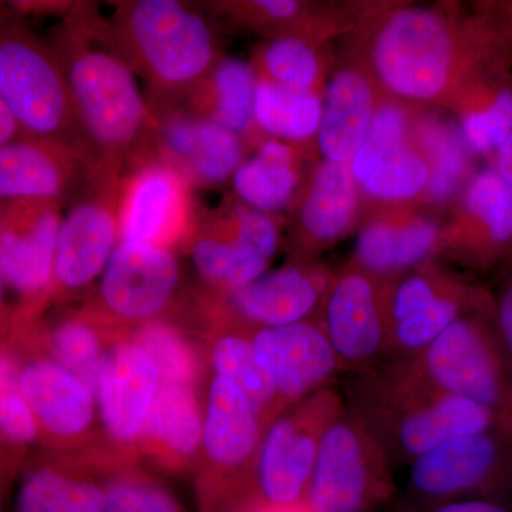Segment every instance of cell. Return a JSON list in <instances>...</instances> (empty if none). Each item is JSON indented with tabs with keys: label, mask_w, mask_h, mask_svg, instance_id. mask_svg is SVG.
Segmentation results:
<instances>
[{
	"label": "cell",
	"mask_w": 512,
	"mask_h": 512,
	"mask_svg": "<svg viewBox=\"0 0 512 512\" xmlns=\"http://www.w3.org/2000/svg\"><path fill=\"white\" fill-rule=\"evenodd\" d=\"M350 56L387 96L447 110L464 84L512 56V35L490 2L355 3Z\"/></svg>",
	"instance_id": "1"
},
{
	"label": "cell",
	"mask_w": 512,
	"mask_h": 512,
	"mask_svg": "<svg viewBox=\"0 0 512 512\" xmlns=\"http://www.w3.org/2000/svg\"><path fill=\"white\" fill-rule=\"evenodd\" d=\"M53 50L62 64L93 168L126 175L158 156L157 130L146 94L96 3H74L57 29Z\"/></svg>",
	"instance_id": "2"
},
{
	"label": "cell",
	"mask_w": 512,
	"mask_h": 512,
	"mask_svg": "<svg viewBox=\"0 0 512 512\" xmlns=\"http://www.w3.org/2000/svg\"><path fill=\"white\" fill-rule=\"evenodd\" d=\"M345 403L376 437L393 466L457 437L511 426L480 404L441 392L409 360H390L350 375Z\"/></svg>",
	"instance_id": "3"
},
{
	"label": "cell",
	"mask_w": 512,
	"mask_h": 512,
	"mask_svg": "<svg viewBox=\"0 0 512 512\" xmlns=\"http://www.w3.org/2000/svg\"><path fill=\"white\" fill-rule=\"evenodd\" d=\"M109 20L148 103L184 101L224 56L204 3L128 0Z\"/></svg>",
	"instance_id": "4"
},
{
	"label": "cell",
	"mask_w": 512,
	"mask_h": 512,
	"mask_svg": "<svg viewBox=\"0 0 512 512\" xmlns=\"http://www.w3.org/2000/svg\"><path fill=\"white\" fill-rule=\"evenodd\" d=\"M0 101L26 137L69 148L93 168L59 57L16 25H0Z\"/></svg>",
	"instance_id": "5"
},
{
	"label": "cell",
	"mask_w": 512,
	"mask_h": 512,
	"mask_svg": "<svg viewBox=\"0 0 512 512\" xmlns=\"http://www.w3.org/2000/svg\"><path fill=\"white\" fill-rule=\"evenodd\" d=\"M409 362L441 392L480 404L512 424V376L493 302L464 313Z\"/></svg>",
	"instance_id": "6"
},
{
	"label": "cell",
	"mask_w": 512,
	"mask_h": 512,
	"mask_svg": "<svg viewBox=\"0 0 512 512\" xmlns=\"http://www.w3.org/2000/svg\"><path fill=\"white\" fill-rule=\"evenodd\" d=\"M345 407V397L332 384L272 420L256 456L259 504L289 507L305 503L323 437Z\"/></svg>",
	"instance_id": "7"
},
{
	"label": "cell",
	"mask_w": 512,
	"mask_h": 512,
	"mask_svg": "<svg viewBox=\"0 0 512 512\" xmlns=\"http://www.w3.org/2000/svg\"><path fill=\"white\" fill-rule=\"evenodd\" d=\"M394 466L376 437L345 412L320 446L306 503L313 512H373L394 494Z\"/></svg>",
	"instance_id": "8"
},
{
	"label": "cell",
	"mask_w": 512,
	"mask_h": 512,
	"mask_svg": "<svg viewBox=\"0 0 512 512\" xmlns=\"http://www.w3.org/2000/svg\"><path fill=\"white\" fill-rule=\"evenodd\" d=\"M491 303L490 291L430 259L386 282L390 360H412L471 309Z\"/></svg>",
	"instance_id": "9"
},
{
	"label": "cell",
	"mask_w": 512,
	"mask_h": 512,
	"mask_svg": "<svg viewBox=\"0 0 512 512\" xmlns=\"http://www.w3.org/2000/svg\"><path fill=\"white\" fill-rule=\"evenodd\" d=\"M512 484V427L457 437L416 458L407 488L414 505L485 497Z\"/></svg>",
	"instance_id": "10"
},
{
	"label": "cell",
	"mask_w": 512,
	"mask_h": 512,
	"mask_svg": "<svg viewBox=\"0 0 512 512\" xmlns=\"http://www.w3.org/2000/svg\"><path fill=\"white\" fill-rule=\"evenodd\" d=\"M386 282L349 259L335 271L315 319L338 359L340 373L389 362Z\"/></svg>",
	"instance_id": "11"
},
{
	"label": "cell",
	"mask_w": 512,
	"mask_h": 512,
	"mask_svg": "<svg viewBox=\"0 0 512 512\" xmlns=\"http://www.w3.org/2000/svg\"><path fill=\"white\" fill-rule=\"evenodd\" d=\"M188 241L202 279L229 293L265 274L281 227L276 215L237 202L212 215H197Z\"/></svg>",
	"instance_id": "12"
},
{
	"label": "cell",
	"mask_w": 512,
	"mask_h": 512,
	"mask_svg": "<svg viewBox=\"0 0 512 512\" xmlns=\"http://www.w3.org/2000/svg\"><path fill=\"white\" fill-rule=\"evenodd\" d=\"M123 175L94 167L60 224L53 281L77 292L103 274L120 241L119 202Z\"/></svg>",
	"instance_id": "13"
},
{
	"label": "cell",
	"mask_w": 512,
	"mask_h": 512,
	"mask_svg": "<svg viewBox=\"0 0 512 512\" xmlns=\"http://www.w3.org/2000/svg\"><path fill=\"white\" fill-rule=\"evenodd\" d=\"M512 255V192L493 167L478 170L441 224L437 258L470 271L500 268Z\"/></svg>",
	"instance_id": "14"
},
{
	"label": "cell",
	"mask_w": 512,
	"mask_h": 512,
	"mask_svg": "<svg viewBox=\"0 0 512 512\" xmlns=\"http://www.w3.org/2000/svg\"><path fill=\"white\" fill-rule=\"evenodd\" d=\"M195 220L190 181L163 158H153L124 175L120 241L171 248L190 237Z\"/></svg>",
	"instance_id": "15"
},
{
	"label": "cell",
	"mask_w": 512,
	"mask_h": 512,
	"mask_svg": "<svg viewBox=\"0 0 512 512\" xmlns=\"http://www.w3.org/2000/svg\"><path fill=\"white\" fill-rule=\"evenodd\" d=\"M293 261L319 256L355 231L365 215L362 195L349 164L322 160L306 177L291 207Z\"/></svg>",
	"instance_id": "16"
},
{
	"label": "cell",
	"mask_w": 512,
	"mask_h": 512,
	"mask_svg": "<svg viewBox=\"0 0 512 512\" xmlns=\"http://www.w3.org/2000/svg\"><path fill=\"white\" fill-rule=\"evenodd\" d=\"M148 106L156 123L158 156L180 170L191 185L225 183L244 163V138L195 113L184 101Z\"/></svg>",
	"instance_id": "17"
},
{
	"label": "cell",
	"mask_w": 512,
	"mask_h": 512,
	"mask_svg": "<svg viewBox=\"0 0 512 512\" xmlns=\"http://www.w3.org/2000/svg\"><path fill=\"white\" fill-rule=\"evenodd\" d=\"M252 342L274 384L276 409L332 386L340 373L332 345L315 318L256 329Z\"/></svg>",
	"instance_id": "18"
},
{
	"label": "cell",
	"mask_w": 512,
	"mask_h": 512,
	"mask_svg": "<svg viewBox=\"0 0 512 512\" xmlns=\"http://www.w3.org/2000/svg\"><path fill=\"white\" fill-rule=\"evenodd\" d=\"M180 279L173 249L119 241L101 274L100 299L117 318L151 319L167 308Z\"/></svg>",
	"instance_id": "19"
},
{
	"label": "cell",
	"mask_w": 512,
	"mask_h": 512,
	"mask_svg": "<svg viewBox=\"0 0 512 512\" xmlns=\"http://www.w3.org/2000/svg\"><path fill=\"white\" fill-rule=\"evenodd\" d=\"M420 207L367 208L352 259L382 281H393L437 258L441 222Z\"/></svg>",
	"instance_id": "20"
},
{
	"label": "cell",
	"mask_w": 512,
	"mask_h": 512,
	"mask_svg": "<svg viewBox=\"0 0 512 512\" xmlns=\"http://www.w3.org/2000/svg\"><path fill=\"white\" fill-rule=\"evenodd\" d=\"M62 220L57 201H13L0 212V279L10 288L33 296L53 281Z\"/></svg>",
	"instance_id": "21"
},
{
	"label": "cell",
	"mask_w": 512,
	"mask_h": 512,
	"mask_svg": "<svg viewBox=\"0 0 512 512\" xmlns=\"http://www.w3.org/2000/svg\"><path fill=\"white\" fill-rule=\"evenodd\" d=\"M90 171L69 148L39 138H16L0 147V201L74 200Z\"/></svg>",
	"instance_id": "22"
},
{
	"label": "cell",
	"mask_w": 512,
	"mask_h": 512,
	"mask_svg": "<svg viewBox=\"0 0 512 512\" xmlns=\"http://www.w3.org/2000/svg\"><path fill=\"white\" fill-rule=\"evenodd\" d=\"M333 274L320 261H292L229 292V303L239 318L258 329L292 325L315 318Z\"/></svg>",
	"instance_id": "23"
},
{
	"label": "cell",
	"mask_w": 512,
	"mask_h": 512,
	"mask_svg": "<svg viewBox=\"0 0 512 512\" xmlns=\"http://www.w3.org/2000/svg\"><path fill=\"white\" fill-rule=\"evenodd\" d=\"M204 5L214 18L265 40L295 36L325 45L336 37L349 36L355 25V3L346 6L306 0H228Z\"/></svg>",
	"instance_id": "24"
},
{
	"label": "cell",
	"mask_w": 512,
	"mask_h": 512,
	"mask_svg": "<svg viewBox=\"0 0 512 512\" xmlns=\"http://www.w3.org/2000/svg\"><path fill=\"white\" fill-rule=\"evenodd\" d=\"M383 96L375 77L355 57L338 64L326 83L316 137L323 160L350 164Z\"/></svg>",
	"instance_id": "25"
},
{
	"label": "cell",
	"mask_w": 512,
	"mask_h": 512,
	"mask_svg": "<svg viewBox=\"0 0 512 512\" xmlns=\"http://www.w3.org/2000/svg\"><path fill=\"white\" fill-rule=\"evenodd\" d=\"M160 387V375L136 343H117L101 357L96 396L113 439L130 441L143 431Z\"/></svg>",
	"instance_id": "26"
},
{
	"label": "cell",
	"mask_w": 512,
	"mask_h": 512,
	"mask_svg": "<svg viewBox=\"0 0 512 512\" xmlns=\"http://www.w3.org/2000/svg\"><path fill=\"white\" fill-rule=\"evenodd\" d=\"M474 156L493 158L512 130V57L464 84L446 110Z\"/></svg>",
	"instance_id": "27"
},
{
	"label": "cell",
	"mask_w": 512,
	"mask_h": 512,
	"mask_svg": "<svg viewBox=\"0 0 512 512\" xmlns=\"http://www.w3.org/2000/svg\"><path fill=\"white\" fill-rule=\"evenodd\" d=\"M261 416L234 383L215 376L202 426L205 451L215 467L238 471L258 456Z\"/></svg>",
	"instance_id": "28"
},
{
	"label": "cell",
	"mask_w": 512,
	"mask_h": 512,
	"mask_svg": "<svg viewBox=\"0 0 512 512\" xmlns=\"http://www.w3.org/2000/svg\"><path fill=\"white\" fill-rule=\"evenodd\" d=\"M306 148L272 138L264 141L232 175L238 202L271 215L291 210L306 180Z\"/></svg>",
	"instance_id": "29"
},
{
	"label": "cell",
	"mask_w": 512,
	"mask_h": 512,
	"mask_svg": "<svg viewBox=\"0 0 512 512\" xmlns=\"http://www.w3.org/2000/svg\"><path fill=\"white\" fill-rule=\"evenodd\" d=\"M414 140L430 167V184L423 208H450L477 173L473 151L468 148L454 119L421 107L414 126Z\"/></svg>",
	"instance_id": "30"
},
{
	"label": "cell",
	"mask_w": 512,
	"mask_h": 512,
	"mask_svg": "<svg viewBox=\"0 0 512 512\" xmlns=\"http://www.w3.org/2000/svg\"><path fill=\"white\" fill-rule=\"evenodd\" d=\"M20 384L36 420L56 436H77L92 423L94 394L59 363H30Z\"/></svg>",
	"instance_id": "31"
},
{
	"label": "cell",
	"mask_w": 512,
	"mask_h": 512,
	"mask_svg": "<svg viewBox=\"0 0 512 512\" xmlns=\"http://www.w3.org/2000/svg\"><path fill=\"white\" fill-rule=\"evenodd\" d=\"M255 89L252 64L222 56L184 103L205 119L248 141L258 136L254 121Z\"/></svg>",
	"instance_id": "32"
},
{
	"label": "cell",
	"mask_w": 512,
	"mask_h": 512,
	"mask_svg": "<svg viewBox=\"0 0 512 512\" xmlns=\"http://www.w3.org/2000/svg\"><path fill=\"white\" fill-rule=\"evenodd\" d=\"M256 80L323 97L330 60L325 45L303 37H278L256 47L251 60Z\"/></svg>",
	"instance_id": "33"
},
{
	"label": "cell",
	"mask_w": 512,
	"mask_h": 512,
	"mask_svg": "<svg viewBox=\"0 0 512 512\" xmlns=\"http://www.w3.org/2000/svg\"><path fill=\"white\" fill-rule=\"evenodd\" d=\"M323 97L256 80L254 121L258 134L295 146L318 137Z\"/></svg>",
	"instance_id": "34"
},
{
	"label": "cell",
	"mask_w": 512,
	"mask_h": 512,
	"mask_svg": "<svg viewBox=\"0 0 512 512\" xmlns=\"http://www.w3.org/2000/svg\"><path fill=\"white\" fill-rule=\"evenodd\" d=\"M430 175L429 163L413 138L412 143L387 157L357 187L366 208H423Z\"/></svg>",
	"instance_id": "35"
},
{
	"label": "cell",
	"mask_w": 512,
	"mask_h": 512,
	"mask_svg": "<svg viewBox=\"0 0 512 512\" xmlns=\"http://www.w3.org/2000/svg\"><path fill=\"white\" fill-rule=\"evenodd\" d=\"M200 407L188 384L160 383L144 429L165 448L180 456L194 453L202 440Z\"/></svg>",
	"instance_id": "36"
},
{
	"label": "cell",
	"mask_w": 512,
	"mask_h": 512,
	"mask_svg": "<svg viewBox=\"0 0 512 512\" xmlns=\"http://www.w3.org/2000/svg\"><path fill=\"white\" fill-rule=\"evenodd\" d=\"M421 106L384 93L359 150L350 161L356 184L366 180L387 157L412 143Z\"/></svg>",
	"instance_id": "37"
},
{
	"label": "cell",
	"mask_w": 512,
	"mask_h": 512,
	"mask_svg": "<svg viewBox=\"0 0 512 512\" xmlns=\"http://www.w3.org/2000/svg\"><path fill=\"white\" fill-rule=\"evenodd\" d=\"M215 376L234 383L254 404L259 416L276 409L274 384L268 370L259 359L252 336L225 333L212 349Z\"/></svg>",
	"instance_id": "38"
},
{
	"label": "cell",
	"mask_w": 512,
	"mask_h": 512,
	"mask_svg": "<svg viewBox=\"0 0 512 512\" xmlns=\"http://www.w3.org/2000/svg\"><path fill=\"white\" fill-rule=\"evenodd\" d=\"M106 490L50 468L29 474L20 485L18 512H101Z\"/></svg>",
	"instance_id": "39"
},
{
	"label": "cell",
	"mask_w": 512,
	"mask_h": 512,
	"mask_svg": "<svg viewBox=\"0 0 512 512\" xmlns=\"http://www.w3.org/2000/svg\"><path fill=\"white\" fill-rule=\"evenodd\" d=\"M137 346L157 367L160 383L188 384L194 380L195 360L183 338L170 326L151 323L138 332Z\"/></svg>",
	"instance_id": "40"
},
{
	"label": "cell",
	"mask_w": 512,
	"mask_h": 512,
	"mask_svg": "<svg viewBox=\"0 0 512 512\" xmlns=\"http://www.w3.org/2000/svg\"><path fill=\"white\" fill-rule=\"evenodd\" d=\"M52 340L59 365L86 384L96 396L103 353L93 329L79 320H69L56 329Z\"/></svg>",
	"instance_id": "41"
},
{
	"label": "cell",
	"mask_w": 512,
	"mask_h": 512,
	"mask_svg": "<svg viewBox=\"0 0 512 512\" xmlns=\"http://www.w3.org/2000/svg\"><path fill=\"white\" fill-rule=\"evenodd\" d=\"M36 417L20 384V373L12 357L0 353V433L15 443L35 440Z\"/></svg>",
	"instance_id": "42"
},
{
	"label": "cell",
	"mask_w": 512,
	"mask_h": 512,
	"mask_svg": "<svg viewBox=\"0 0 512 512\" xmlns=\"http://www.w3.org/2000/svg\"><path fill=\"white\" fill-rule=\"evenodd\" d=\"M101 512H181L163 488L143 481H120L106 490Z\"/></svg>",
	"instance_id": "43"
},
{
	"label": "cell",
	"mask_w": 512,
	"mask_h": 512,
	"mask_svg": "<svg viewBox=\"0 0 512 512\" xmlns=\"http://www.w3.org/2000/svg\"><path fill=\"white\" fill-rule=\"evenodd\" d=\"M490 295L495 329L512 376V255L498 268L497 282Z\"/></svg>",
	"instance_id": "44"
},
{
	"label": "cell",
	"mask_w": 512,
	"mask_h": 512,
	"mask_svg": "<svg viewBox=\"0 0 512 512\" xmlns=\"http://www.w3.org/2000/svg\"><path fill=\"white\" fill-rule=\"evenodd\" d=\"M397 512H512L504 504L488 497H466L429 505H410Z\"/></svg>",
	"instance_id": "45"
},
{
	"label": "cell",
	"mask_w": 512,
	"mask_h": 512,
	"mask_svg": "<svg viewBox=\"0 0 512 512\" xmlns=\"http://www.w3.org/2000/svg\"><path fill=\"white\" fill-rule=\"evenodd\" d=\"M491 167L503 178L512 192V130L491 158Z\"/></svg>",
	"instance_id": "46"
},
{
	"label": "cell",
	"mask_w": 512,
	"mask_h": 512,
	"mask_svg": "<svg viewBox=\"0 0 512 512\" xmlns=\"http://www.w3.org/2000/svg\"><path fill=\"white\" fill-rule=\"evenodd\" d=\"M20 131H22V128H20L18 121L10 113L8 107L0 101V147L16 140Z\"/></svg>",
	"instance_id": "47"
},
{
	"label": "cell",
	"mask_w": 512,
	"mask_h": 512,
	"mask_svg": "<svg viewBox=\"0 0 512 512\" xmlns=\"http://www.w3.org/2000/svg\"><path fill=\"white\" fill-rule=\"evenodd\" d=\"M249 512H313L308 503L289 505V507H271V505L259 504Z\"/></svg>",
	"instance_id": "48"
},
{
	"label": "cell",
	"mask_w": 512,
	"mask_h": 512,
	"mask_svg": "<svg viewBox=\"0 0 512 512\" xmlns=\"http://www.w3.org/2000/svg\"><path fill=\"white\" fill-rule=\"evenodd\" d=\"M495 12L504 20L512 35V2H490Z\"/></svg>",
	"instance_id": "49"
}]
</instances>
